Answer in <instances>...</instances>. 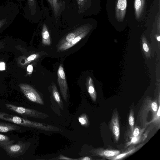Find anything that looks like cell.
Returning <instances> with one entry per match:
<instances>
[{
	"mask_svg": "<svg viewBox=\"0 0 160 160\" xmlns=\"http://www.w3.org/2000/svg\"><path fill=\"white\" fill-rule=\"evenodd\" d=\"M0 119L19 126L34 128L46 131H58L60 130L59 128L54 126L32 121L3 112H0Z\"/></svg>",
	"mask_w": 160,
	"mask_h": 160,
	"instance_id": "1",
	"label": "cell"
},
{
	"mask_svg": "<svg viewBox=\"0 0 160 160\" xmlns=\"http://www.w3.org/2000/svg\"><path fill=\"white\" fill-rule=\"evenodd\" d=\"M159 105L157 99L152 100L150 98L147 97L144 99L137 117L141 128L147 127L146 124L149 112H152V118L156 114Z\"/></svg>",
	"mask_w": 160,
	"mask_h": 160,
	"instance_id": "2",
	"label": "cell"
},
{
	"mask_svg": "<svg viewBox=\"0 0 160 160\" xmlns=\"http://www.w3.org/2000/svg\"><path fill=\"white\" fill-rule=\"evenodd\" d=\"M5 106L8 109L19 114L23 118L26 119L28 117L40 119L46 118L49 117L48 115L34 109L8 103L5 104Z\"/></svg>",
	"mask_w": 160,
	"mask_h": 160,
	"instance_id": "3",
	"label": "cell"
},
{
	"mask_svg": "<svg viewBox=\"0 0 160 160\" xmlns=\"http://www.w3.org/2000/svg\"><path fill=\"white\" fill-rule=\"evenodd\" d=\"M30 145V143L18 141L15 144H9L3 146L2 148L10 158H16L25 153Z\"/></svg>",
	"mask_w": 160,
	"mask_h": 160,
	"instance_id": "4",
	"label": "cell"
},
{
	"mask_svg": "<svg viewBox=\"0 0 160 160\" xmlns=\"http://www.w3.org/2000/svg\"><path fill=\"white\" fill-rule=\"evenodd\" d=\"M18 86L21 91L29 100L41 105L44 104L40 95L32 86L26 83H21L18 85Z\"/></svg>",
	"mask_w": 160,
	"mask_h": 160,
	"instance_id": "5",
	"label": "cell"
},
{
	"mask_svg": "<svg viewBox=\"0 0 160 160\" xmlns=\"http://www.w3.org/2000/svg\"><path fill=\"white\" fill-rule=\"evenodd\" d=\"M58 82L62 98L66 102L67 100L68 86L63 68L62 64L59 66L58 71Z\"/></svg>",
	"mask_w": 160,
	"mask_h": 160,
	"instance_id": "6",
	"label": "cell"
},
{
	"mask_svg": "<svg viewBox=\"0 0 160 160\" xmlns=\"http://www.w3.org/2000/svg\"><path fill=\"white\" fill-rule=\"evenodd\" d=\"M109 128L115 141L118 142L120 136L119 120L118 111L116 108L113 110L110 121Z\"/></svg>",
	"mask_w": 160,
	"mask_h": 160,
	"instance_id": "7",
	"label": "cell"
},
{
	"mask_svg": "<svg viewBox=\"0 0 160 160\" xmlns=\"http://www.w3.org/2000/svg\"><path fill=\"white\" fill-rule=\"evenodd\" d=\"M89 152L92 156L100 157L107 159L115 156L121 152L118 150L106 149L101 148L91 150Z\"/></svg>",
	"mask_w": 160,
	"mask_h": 160,
	"instance_id": "8",
	"label": "cell"
},
{
	"mask_svg": "<svg viewBox=\"0 0 160 160\" xmlns=\"http://www.w3.org/2000/svg\"><path fill=\"white\" fill-rule=\"evenodd\" d=\"M145 144V142L142 143L137 146L133 145L130 146L125 150L120 152L115 156L108 158L107 159L109 160H121L132 155L137 152Z\"/></svg>",
	"mask_w": 160,
	"mask_h": 160,
	"instance_id": "9",
	"label": "cell"
},
{
	"mask_svg": "<svg viewBox=\"0 0 160 160\" xmlns=\"http://www.w3.org/2000/svg\"><path fill=\"white\" fill-rule=\"evenodd\" d=\"M89 29L82 32L76 37L72 40L70 42H65L60 45H57V52L62 51L66 50L77 43L81 40L84 38L88 33Z\"/></svg>",
	"mask_w": 160,
	"mask_h": 160,
	"instance_id": "10",
	"label": "cell"
},
{
	"mask_svg": "<svg viewBox=\"0 0 160 160\" xmlns=\"http://www.w3.org/2000/svg\"><path fill=\"white\" fill-rule=\"evenodd\" d=\"M89 29V27L85 25L76 28L73 31L69 33L63 38L60 42L58 45L66 42H71L76 37Z\"/></svg>",
	"mask_w": 160,
	"mask_h": 160,
	"instance_id": "11",
	"label": "cell"
},
{
	"mask_svg": "<svg viewBox=\"0 0 160 160\" xmlns=\"http://www.w3.org/2000/svg\"><path fill=\"white\" fill-rule=\"evenodd\" d=\"M21 128L18 125L13 123L0 121V132L6 133L11 131L21 132Z\"/></svg>",
	"mask_w": 160,
	"mask_h": 160,
	"instance_id": "12",
	"label": "cell"
},
{
	"mask_svg": "<svg viewBox=\"0 0 160 160\" xmlns=\"http://www.w3.org/2000/svg\"><path fill=\"white\" fill-rule=\"evenodd\" d=\"M53 10L55 18L59 15L61 10L62 7V0H47Z\"/></svg>",
	"mask_w": 160,
	"mask_h": 160,
	"instance_id": "13",
	"label": "cell"
},
{
	"mask_svg": "<svg viewBox=\"0 0 160 160\" xmlns=\"http://www.w3.org/2000/svg\"><path fill=\"white\" fill-rule=\"evenodd\" d=\"M86 86L91 98L93 101L95 102L97 98V93L94 87L92 80L90 77L87 78Z\"/></svg>",
	"mask_w": 160,
	"mask_h": 160,
	"instance_id": "14",
	"label": "cell"
},
{
	"mask_svg": "<svg viewBox=\"0 0 160 160\" xmlns=\"http://www.w3.org/2000/svg\"><path fill=\"white\" fill-rule=\"evenodd\" d=\"M151 124L157 130L160 128V105H159L158 111L156 114L152 118L151 121L148 122L146 126Z\"/></svg>",
	"mask_w": 160,
	"mask_h": 160,
	"instance_id": "15",
	"label": "cell"
},
{
	"mask_svg": "<svg viewBox=\"0 0 160 160\" xmlns=\"http://www.w3.org/2000/svg\"><path fill=\"white\" fill-rule=\"evenodd\" d=\"M42 42L46 45H49L51 44V38L46 25L43 24L42 33Z\"/></svg>",
	"mask_w": 160,
	"mask_h": 160,
	"instance_id": "16",
	"label": "cell"
},
{
	"mask_svg": "<svg viewBox=\"0 0 160 160\" xmlns=\"http://www.w3.org/2000/svg\"><path fill=\"white\" fill-rule=\"evenodd\" d=\"M129 140L126 142V148L133 145H136L142 142H143L146 139V138L143 135H139L137 137H129Z\"/></svg>",
	"mask_w": 160,
	"mask_h": 160,
	"instance_id": "17",
	"label": "cell"
},
{
	"mask_svg": "<svg viewBox=\"0 0 160 160\" xmlns=\"http://www.w3.org/2000/svg\"><path fill=\"white\" fill-rule=\"evenodd\" d=\"M52 94L53 97L62 110L63 109V106L62 100L60 98L57 87L54 83L52 86Z\"/></svg>",
	"mask_w": 160,
	"mask_h": 160,
	"instance_id": "18",
	"label": "cell"
},
{
	"mask_svg": "<svg viewBox=\"0 0 160 160\" xmlns=\"http://www.w3.org/2000/svg\"><path fill=\"white\" fill-rule=\"evenodd\" d=\"M128 122L129 130L127 133L128 136L132 133L134 127V112L133 109H131L130 110L128 116Z\"/></svg>",
	"mask_w": 160,
	"mask_h": 160,
	"instance_id": "19",
	"label": "cell"
},
{
	"mask_svg": "<svg viewBox=\"0 0 160 160\" xmlns=\"http://www.w3.org/2000/svg\"><path fill=\"white\" fill-rule=\"evenodd\" d=\"M14 140H11L8 136L3 134H0V147L5 145L13 144Z\"/></svg>",
	"mask_w": 160,
	"mask_h": 160,
	"instance_id": "20",
	"label": "cell"
},
{
	"mask_svg": "<svg viewBox=\"0 0 160 160\" xmlns=\"http://www.w3.org/2000/svg\"><path fill=\"white\" fill-rule=\"evenodd\" d=\"M78 121L83 126L88 127L89 125V121L87 114L82 113L78 118Z\"/></svg>",
	"mask_w": 160,
	"mask_h": 160,
	"instance_id": "21",
	"label": "cell"
},
{
	"mask_svg": "<svg viewBox=\"0 0 160 160\" xmlns=\"http://www.w3.org/2000/svg\"><path fill=\"white\" fill-rule=\"evenodd\" d=\"M146 127L141 128L138 126L136 125L134 127L132 133L130 135L128 136V137H137L142 135L145 131Z\"/></svg>",
	"mask_w": 160,
	"mask_h": 160,
	"instance_id": "22",
	"label": "cell"
},
{
	"mask_svg": "<svg viewBox=\"0 0 160 160\" xmlns=\"http://www.w3.org/2000/svg\"><path fill=\"white\" fill-rule=\"evenodd\" d=\"M28 3L31 14H34L36 11V3L35 0H28Z\"/></svg>",
	"mask_w": 160,
	"mask_h": 160,
	"instance_id": "23",
	"label": "cell"
},
{
	"mask_svg": "<svg viewBox=\"0 0 160 160\" xmlns=\"http://www.w3.org/2000/svg\"><path fill=\"white\" fill-rule=\"evenodd\" d=\"M127 7L126 0H119L117 3L118 8L121 10L126 9Z\"/></svg>",
	"mask_w": 160,
	"mask_h": 160,
	"instance_id": "24",
	"label": "cell"
},
{
	"mask_svg": "<svg viewBox=\"0 0 160 160\" xmlns=\"http://www.w3.org/2000/svg\"><path fill=\"white\" fill-rule=\"evenodd\" d=\"M39 55L37 54H33L29 56L26 58L25 64H27L32 61L38 58Z\"/></svg>",
	"mask_w": 160,
	"mask_h": 160,
	"instance_id": "25",
	"label": "cell"
},
{
	"mask_svg": "<svg viewBox=\"0 0 160 160\" xmlns=\"http://www.w3.org/2000/svg\"><path fill=\"white\" fill-rule=\"evenodd\" d=\"M77 4L79 9L82 8L86 0H76Z\"/></svg>",
	"mask_w": 160,
	"mask_h": 160,
	"instance_id": "26",
	"label": "cell"
},
{
	"mask_svg": "<svg viewBox=\"0 0 160 160\" xmlns=\"http://www.w3.org/2000/svg\"><path fill=\"white\" fill-rule=\"evenodd\" d=\"M141 5V2L140 0H135V7L137 9H139Z\"/></svg>",
	"mask_w": 160,
	"mask_h": 160,
	"instance_id": "27",
	"label": "cell"
},
{
	"mask_svg": "<svg viewBox=\"0 0 160 160\" xmlns=\"http://www.w3.org/2000/svg\"><path fill=\"white\" fill-rule=\"evenodd\" d=\"M58 159H65V160H78V159H73L70 158L66 157L62 155H60Z\"/></svg>",
	"mask_w": 160,
	"mask_h": 160,
	"instance_id": "28",
	"label": "cell"
},
{
	"mask_svg": "<svg viewBox=\"0 0 160 160\" xmlns=\"http://www.w3.org/2000/svg\"><path fill=\"white\" fill-rule=\"evenodd\" d=\"M33 71V68L32 64L29 65L27 67V71L28 73H32Z\"/></svg>",
	"mask_w": 160,
	"mask_h": 160,
	"instance_id": "29",
	"label": "cell"
},
{
	"mask_svg": "<svg viewBox=\"0 0 160 160\" xmlns=\"http://www.w3.org/2000/svg\"><path fill=\"white\" fill-rule=\"evenodd\" d=\"M5 70V63L3 62H0V70L3 71Z\"/></svg>",
	"mask_w": 160,
	"mask_h": 160,
	"instance_id": "30",
	"label": "cell"
},
{
	"mask_svg": "<svg viewBox=\"0 0 160 160\" xmlns=\"http://www.w3.org/2000/svg\"><path fill=\"white\" fill-rule=\"evenodd\" d=\"M7 20L6 18H4L0 20V29L5 24Z\"/></svg>",
	"mask_w": 160,
	"mask_h": 160,
	"instance_id": "31",
	"label": "cell"
},
{
	"mask_svg": "<svg viewBox=\"0 0 160 160\" xmlns=\"http://www.w3.org/2000/svg\"><path fill=\"white\" fill-rule=\"evenodd\" d=\"M92 159L91 157L89 156H85L78 159V160H92Z\"/></svg>",
	"mask_w": 160,
	"mask_h": 160,
	"instance_id": "32",
	"label": "cell"
},
{
	"mask_svg": "<svg viewBox=\"0 0 160 160\" xmlns=\"http://www.w3.org/2000/svg\"><path fill=\"white\" fill-rule=\"evenodd\" d=\"M5 40L0 41V49L3 48L5 45Z\"/></svg>",
	"mask_w": 160,
	"mask_h": 160,
	"instance_id": "33",
	"label": "cell"
},
{
	"mask_svg": "<svg viewBox=\"0 0 160 160\" xmlns=\"http://www.w3.org/2000/svg\"><path fill=\"white\" fill-rule=\"evenodd\" d=\"M143 48L146 52H148L149 50L148 47L146 43H144L143 46Z\"/></svg>",
	"mask_w": 160,
	"mask_h": 160,
	"instance_id": "34",
	"label": "cell"
},
{
	"mask_svg": "<svg viewBox=\"0 0 160 160\" xmlns=\"http://www.w3.org/2000/svg\"><path fill=\"white\" fill-rule=\"evenodd\" d=\"M157 40L158 41H160V36H158V37Z\"/></svg>",
	"mask_w": 160,
	"mask_h": 160,
	"instance_id": "35",
	"label": "cell"
}]
</instances>
